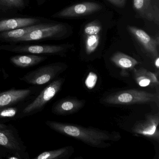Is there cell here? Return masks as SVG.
I'll return each instance as SVG.
<instances>
[{"label":"cell","instance_id":"1","mask_svg":"<svg viewBox=\"0 0 159 159\" xmlns=\"http://www.w3.org/2000/svg\"><path fill=\"white\" fill-rule=\"evenodd\" d=\"M46 124L58 133L79 139L94 148H108L111 144L107 141H118L121 138L119 132H109L93 127H84L53 121H47Z\"/></svg>","mask_w":159,"mask_h":159},{"label":"cell","instance_id":"2","mask_svg":"<svg viewBox=\"0 0 159 159\" xmlns=\"http://www.w3.org/2000/svg\"><path fill=\"white\" fill-rule=\"evenodd\" d=\"M159 94L144 91L128 90L112 93L102 101L110 105H134L155 103L159 104Z\"/></svg>","mask_w":159,"mask_h":159},{"label":"cell","instance_id":"3","mask_svg":"<svg viewBox=\"0 0 159 159\" xmlns=\"http://www.w3.org/2000/svg\"><path fill=\"white\" fill-rule=\"evenodd\" d=\"M66 67L64 63L49 64L28 72L21 80L32 85H43L54 80L66 70Z\"/></svg>","mask_w":159,"mask_h":159},{"label":"cell","instance_id":"4","mask_svg":"<svg viewBox=\"0 0 159 159\" xmlns=\"http://www.w3.org/2000/svg\"><path fill=\"white\" fill-rule=\"evenodd\" d=\"M66 49L65 46L62 45L0 44V51L42 55H60Z\"/></svg>","mask_w":159,"mask_h":159},{"label":"cell","instance_id":"5","mask_svg":"<svg viewBox=\"0 0 159 159\" xmlns=\"http://www.w3.org/2000/svg\"><path fill=\"white\" fill-rule=\"evenodd\" d=\"M66 31V27L62 24L46 23L44 26L32 30L13 43L36 42L53 39L61 38Z\"/></svg>","mask_w":159,"mask_h":159},{"label":"cell","instance_id":"6","mask_svg":"<svg viewBox=\"0 0 159 159\" xmlns=\"http://www.w3.org/2000/svg\"><path fill=\"white\" fill-rule=\"evenodd\" d=\"M64 81L65 79L61 78L52 82L31 103L26 107L23 110V113L28 115L41 110L59 92Z\"/></svg>","mask_w":159,"mask_h":159},{"label":"cell","instance_id":"7","mask_svg":"<svg viewBox=\"0 0 159 159\" xmlns=\"http://www.w3.org/2000/svg\"><path fill=\"white\" fill-rule=\"evenodd\" d=\"M159 113H151L146 115L145 120L137 121L132 128V131L134 134L159 141Z\"/></svg>","mask_w":159,"mask_h":159},{"label":"cell","instance_id":"8","mask_svg":"<svg viewBox=\"0 0 159 159\" xmlns=\"http://www.w3.org/2000/svg\"><path fill=\"white\" fill-rule=\"evenodd\" d=\"M101 9L102 6L98 3L84 2L65 8L52 16L55 18H67L84 16L98 11Z\"/></svg>","mask_w":159,"mask_h":159},{"label":"cell","instance_id":"9","mask_svg":"<svg viewBox=\"0 0 159 159\" xmlns=\"http://www.w3.org/2000/svg\"><path fill=\"white\" fill-rule=\"evenodd\" d=\"M133 6L140 17L159 25L158 0H133Z\"/></svg>","mask_w":159,"mask_h":159},{"label":"cell","instance_id":"10","mask_svg":"<svg viewBox=\"0 0 159 159\" xmlns=\"http://www.w3.org/2000/svg\"><path fill=\"white\" fill-rule=\"evenodd\" d=\"M129 32L137 40L144 48V50L152 58L159 57V40L153 39L141 29L134 26H129Z\"/></svg>","mask_w":159,"mask_h":159},{"label":"cell","instance_id":"11","mask_svg":"<svg viewBox=\"0 0 159 159\" xmlns=\"http://www.w3.org/2000/svg\"><path fill=\"white\" fill-rule=\"evenodd\" d=\"M102 27L99 22L93 21L87 24L84 29L85 36V48L86 53L91 54L95 52L99 45L100 32Z\"/></svg>","mask_w":159,"mask_h":159},{"label":"cell","instance_id":"12","mask_svg":"<svg viewBox=\"0 0 159 159\" xmlns=\"http://www.w3.org/2000/svg\"><path fill=\"white\" fill-rule=\"evenodd\" d=\"M42 17H15L0 20V33L45 23Z\"/></svg>","mask_w":159,"mask_h":159},{"label":"cell","instance_id":"13","mask_svg":"<svg viewBox=\"0 0 159 159\" xmlns=\"http://www.w3.org/2000/svg\"><path fill=\"white\" fill-rule=\"evenodd\" d=\"M84 100L67 98L57 101L52 108L53 113L57 115H70L76 113L81 109L85 105Z\"/></svg>","mask_w":159,"mask_h":159},{"label":"cell","instance_id":"14","mask_svg":"<svg viewBox=\"0 0 159 159\" xmlns=\"http://www.w3.org/2000/svg\"><path fill=\"white\" fill-rule=\"evenodd\" d=\"M30 93L31 91L29 89H13L0 93V109L23 101Z\"/></svg>","mask_w":159,"mask_h":159},{"label":"cell","instance_id":"15","mask_svg":"<svg viewBox=\"0 0 159 159\" xmlns=\"http://www.w3.org/2000/svg\"><path fill=\"white\" fill-rule=\"evenodd\" d=\"M134 76L136 82L140 87H156L159 85L157 74L143 68L134 70Z\"/></svg>","mask_w":159,"mask_h":159},{"label":"cell","instance_id":"16","mask_svg":"<svg viewBox=\"0 0 159 159\" xmlns=\"http://www.w3.org/2000/svg\"><path fill=\"white\" fill-rule=\"evenodd\" d=\"M46 23H47L45 22L38 25L25 27L18 29L1 32L0 33V42L13 43L15 41L22 38L32 30L42 27Z\"/></svg>","mask_w":159,"mask_h":159},{"label":"cell","instance_id":"17","mask_svg":"<svg viewBox=\"0 0 159 159\" xmlns=\"http://www.w3.org/2000/svg\"><path fill=\"white\" fill-rule=\"evenodd\" d=\"M0 146L16 151L21 150L20 143L12 130L1 124H0Z\"/></svg>","mask_w":159,"mask_h":159},{"label":"cell","instance_id":"18","mask_svg":"<svg viewBox=\"0 0 159 159\" xmlns=\"http://www.w3.org/2000/svg\"><path fill=\"white\" fill-rule=\"evenodd\" d=\"M47 57L40 55H18L14 56L10 58L11 62L15 66L21 68L33 66L43 62Z\"/></svg>","mask_w":159,"mask_h":159},{"label":"cell","instance_id":"19","mask_svg":"<svg viewBox=\"0 0 159 159\" xmlns=\"http://www.w3.org/2000/svg\"><path fill=\"white\" fill-rule=\"evenodd\" d=\"M26 6L25 0H0V16L21 11Z\"/></svg>","mask_w":159,"mask_h":159},{"label":"cell","instance_id":"20","mask_svg":"<svg viewBox=\"0 0 159 159\" xmlns=\"http://www.w3.org/2000/svg\"><path fill=\"white\" fill-rule=\"evenodd\" d=\"M111 60L116 66L124 70L133 69L139 63L134 58L120 52L113 54Z\"/></svg>","mask_w":159,"mask_h":159},{"label":"cell","instance_id":"21","mask_svg":"<svg viewBox=\"0 0 159 159\" xmlns=\"http://www.w3.org/2000/svg\"><path fill=\"white\" fill-rule=\"evenodd\" d=\"M74 152L72 147H66L54 150L48 151L40 154L35 159H67Z\"/></svg>","mask_w":159,"mask_h":159},{"label":"cell","instance_id":"22","mask_svg":"<svg viewBox=\"0 0 159 159\" xmlns=\"http://www.w3.org/2000/svg\"><path fill=\"white\" fill-rule=\"evenodd\" d=\"M98 78L97 75L95 73L92 71L89 72L84 82L85 86L90 90L93 89L97 82Z\"/></svg>","mask_w":159,"mask_h":159},{"label":"cell","instance_id":"23","mask_svg":"<svg viewBox=\"0 0 159 159\" xmlns=\"http://www.w3.org/2000/svg\"><path fill=\"white\" fill-rule=\"evenodd\" d=\"M17 111L15 108H6L0 110V118H12L16 115Z\"/></svg>","mask_w":159,"mask_h":159},{"label":"cell","instance_id":"24","mask_svg":"<svg viewBox=\"0 0 159 159\" xmlns=\"http://www.w3.org/2000/svg\"><path fill=\"white\" fill-rule=\"evenodd\" d=\"M110 2L120 8L123 7L126 3V0H107Z\"/></svg>","mask_w":159,"mask_h":159},{"label":"cell","instance_id":"25","mask_svg":"<svg viewBox=\"0 0 159 159\" xmlns=\"http://www.w3.org/2000/svg\"><path fill=\"white\" fill-rule=\"evenodd\" d=\"M155 66L157 68H159V57H157L155 58Z\"/></svg>","mask_w":159,"mask_h":159},{"label":"cell","instance_id":"26","mask_svg":"<svg viewBox=\"0 0 159 159\" xmlns=\"http://www.w3.org/2000/svg\"><path fill=\"white\" fill-rule=\"evenodd\" d=\"M45 1H46V0H37V2H38V4L39 6L42 5Z\"/></svg>","mask_w":159,"mask_h":159},{"label":"cell","instance_id":"27","mask_svg":"<svg viewBox=\"0 0 159 159\" xmlns=\"http://www.w3.org/2000/svg\"><path fill=\"white\" fill-rule=\"evenodd\" d=\"M9 159H18V158H17V157H10V158H9Z\"/></svg>","mask_w":159,"mask_h":159}]
</instances>
